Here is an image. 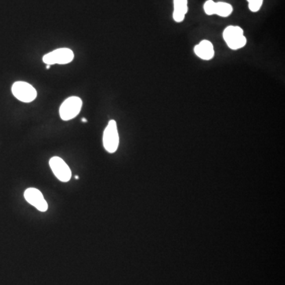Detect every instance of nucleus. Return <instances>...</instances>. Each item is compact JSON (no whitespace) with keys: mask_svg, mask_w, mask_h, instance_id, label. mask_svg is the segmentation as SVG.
I'll return each mask as SVG.
<instances>
[{"mask_svg":"<svg viewBox=\"0 0 285 285\" xmlns=\"http://www.w3.org/2000/svg\"><path fill=\"white\" fill-rule=\"evenodd\" d=\"M12 91L15 98L26 103L33 102L37 98V94L35 88L26 82H15L12 86Z\"/></svg>","mask_w":285,"mask_h":285,"instance_id":"1","label":"nucleus"},{"mask_svg":"<svg viewBox=\"0 0 285 285\" xmlns=\"http://www.w3.org/2000/svg\"><path fill=\"white\" fill-rule=\"evenodd\" d=\"M103 146L109 153H114L118 149L119 135L117 122L109 120L103 133Z\"/></svg>","mask_w":285,"mask_h":285,"instance_id":"2","label":"nucleus"},{"mask_svg":"<svg viewBox=\"0 0 285 285\" xmlns=\"http://www.w3.org/2000/svg\"><path fill=\"white\" fill-rule=\"evenodd\" d=\"M83 106V102L79 97H70L59 108V116L63 120H70L78 116Z\"/></svg>","mask_w":285,"mask_h":285,"instance_id":"3","label":"nucleus"},{"mask_svg":"<svg viewBox=\"0 0 285 285\" xmlns=\"http://www.w3.org/2000/svg\"><path fill=\"white\" fill-rule=\"evenodd\" d=\"M74 59V53L69 48H58L43 56V62L47 65L67 64Z\"/></svg>","mask_w":285,"mask_h":285,"instance_id":"4","label":"nucleus"},{"mask_svg":"<svg viewBox=\"0 0 285 285\" xmlns=\"http://www.w3.org/2000/svg\"><path fill=\"white\" fill-rule=\"evenodd\" d=\"M49 166L55 176L60 182H67L72 178V171L67 163L61 158L52 157L49 160Z\"/></svg>","mask_w":285,"mask_h":285,"instance_id":"5","label":"nucleus"},{"mask_svg":"<svg viewBox=\"0 0 285 285\" xmlns=\"http://www.w3.org/2000/svg\"><path fill=\"white\" fill-rule=\"evenodd\" d=\"M24 197L29 204L34 206L40 211L48 210V203L43 196L42 193L35 188H29L25 191Z\"/></svg>","mask_w":285,"mask_h":285,"instance_id":"6","label":"nucleus"},{"mask_svg":"<svg viewBox=\"0 0 285 285\" xmlns=\"http://www.w3.org/2000/svg\"><path fill=\"white\" fill-rule=\"evenodd\" d=\"M194 52L196 56L204 60H210L214 57L215 51L214 47L211 41L207 40L200 41L198 45H196L194 48Z\"/></svg>","mask_w":285,"mask_h":285,"instance_id":"7","label":"nucleus"},{"mask_svg":"<svg viewBox=\"0 0 285 285\" xmlns=\"http://www.w3.org/2000/svg\"><path fill=\"white\" fill-rule=\"evenodd\" d=\"M243 35H244V32L243 29L236 26H228L223 33V37L226 43Z\"/></svg>","mask_w":285,"mask_h":285,"instance_id":"8","label":"nucleus"},{"mask_svg":"<svg viewBox=\"0 0 285 285\" xmlns=\"http://www.w3.org/2000/svg\"><path fill=\"white\" fill-rule=\"evenodd\" d=\"M232 12L233 8L231 4L224 2L217 3L215 15H219L220 17L227 18L232 15Z\"/></svg>","mask_w":285,"mask_h":285,"instance_id":"9","label":"nucleus"},{"mask_svg":"<svg viewBox=\"0 0 285 285\" xmlns=\"http://www.w3.org/2000/svg\"><path fill=\"white\" fill-rule=\"evenodd\" d=\"M246 42H247V40H246V37L243 35L238 37L236 39L229 41V42L227 43V45L232 50H238V49H240V48L246 46Z\"/></svg>","mask_w":285,"mask_h":285,"instance_id":"10","label":"nucleus"},{"mask_svg":"<svg viewBox=\"0 0 285 285\" xmlns=\"http://www.w3.org/2000/svg\"><path fill=\"white\" fill-rule=\"evenodd\" d=\"M188 10V0H174V12L185 15Z\"/></svg>","mask_w":285,"mask_h":285,"instance_id":"11","label":"nucleus"},{"mask_svg":"<svg viewBox=\"0 0 285 285\" xmlns=\"http://www.w3.org/2000/svg\"><path fill=\"white\" fill-rule=\"evenodd\" d=\"M216 5L217 3L213 0H207L204 4V11L206 15H214L216 13Z\"/></svg>","mask_w":285,"mask_h":285,"instance_id":"12","label":"nucleus"},{"mask_svg":"<svg viewBox=\"0 0 285 285\" xmlns=\"http://www.w3.org/2000/svg\"><path fill=\"white\" fill-rule=\"evenodd\" d=\"M263 1L264 0H247L249 9H250V12H259L261 6H262Z\"/></svg>","mask_w":285,"mask_h":285,"instance_id":"13","label":"nucleus"},{"mask_svg":"<svg viewBox=\"0 0 285 285\" xmlns=\"http://www.w3.org/2000/svg\"><path fill=\"white\" fill-rule=\"evenodd\" d=\"M82 121H83V122H85V123L87 122V119H85V118L82 119Z\"/></svg>","mask_w":285,"mask_h":285,"instance_id":"14","label":"nucleus"},{"mask_svg":"<svg viewBox=\"0 0 285 285\" xmlns=\"http://www.w3.org/2000/svg\"><path fill=\"white\" fill-rule=\"evenodd\" d=\"M49 67H50V65H47V69H49Z\"/></svg>","mask_w":285,"mask_h":285,"instance_id":"15","label":"nucleus"},{"mask_svg":"<svg viewBox=\"0 0 285 285\" xmlns=\"http://www.w3.org/2000/svg\"><path fill=\"white\" fill-rule=\"evenodd\" d=\"M76 179H79V176H76Z\"/></svg>","mask_w":285,"mask_h":285,"instance_id":"16","label":"nucleus"}]
</instances>
